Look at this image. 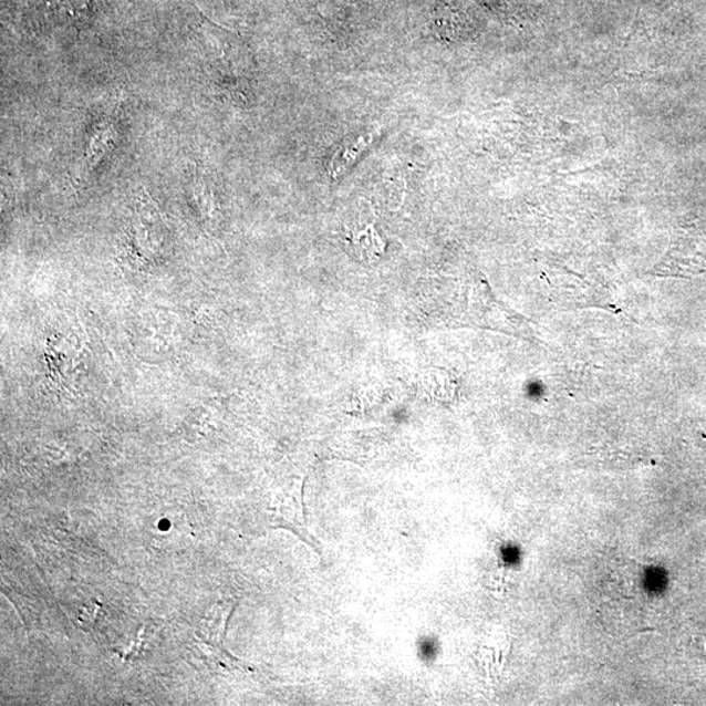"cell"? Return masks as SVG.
Here are the masks:
<instances>
[{
    "label": "cell",
    "instance_id": "obj_1",
    "mask_svg": "<svg viewBox=\"0 0 706 706\" xmlns=\"http://www.w3.org/2000/svg\"><path fill=\"white\" fill-rule=\"evenodd\" d=\"M129 253L143 258L162 253L165 243V226L156 206L144 197L136 207L127 230Z\"/></svg>",
    "mask_w": 706,
    "mask_h": 706
},
{
    "label": "cell",
    "instance_id": "obj_3",
    "mask_svg": "<svg viewBox=\"0 0 706 706\" xmlns=\"http://www.w3.org/2000/svg\"><path fill=\"white\" fill-rule=\"evenodd\" d=\"M92 0H42L46 18L60 23L81 24L90 18Z\"/></svg>",
    "mask_w": 706,
    "mask_h": 706
},
{
    "label": "cell",
    "instance_id": "obj_2",
    "mask_svg": "<svg viewBox=\"0 0 706 706\" xmlns=\"http://www.w3.org/2000/svg\"><path fill=\"white\" fill-rule=\"evenodd\" d=\"M703 271H706V235L691 232L679 237L657 269L660 276L681 277Z\"/></svg>",
    "mask_w": 706,
    "mask_h": 706
}]
</instances>
